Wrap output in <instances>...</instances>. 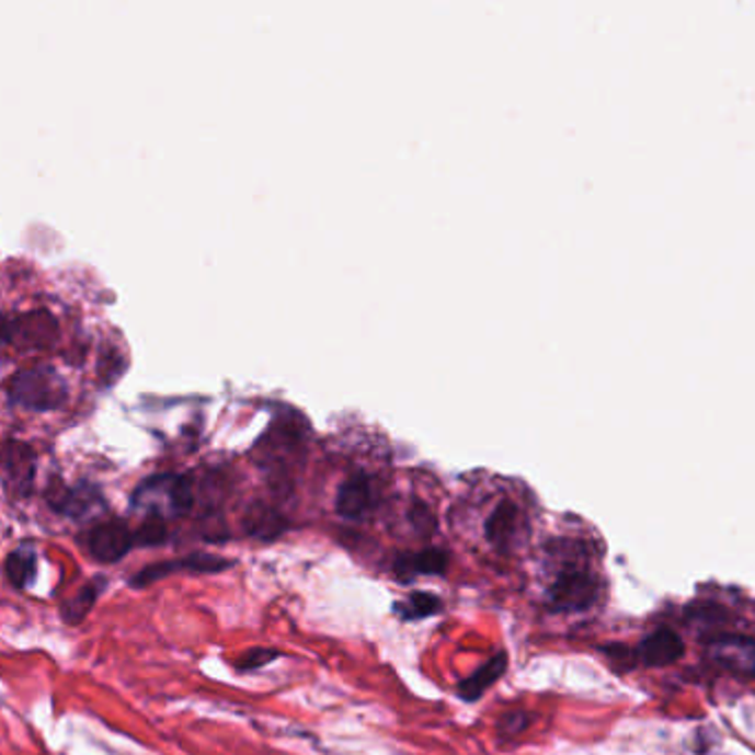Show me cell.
I'll return each mask as SVG.
<instances>
[{
	"label": "cell",
	"instance_id": "21",
	"mask_svg": "<svg viewBox=\"0 0 755 755\" xmlns=\"http://www.w3.org/2000/svg\"><path fill=\"white\" fill-rule=\"evenodd\" d=\"M529 724V716L525 711H512V713H505L501 718V733L503 735H518L521 731H525Z\"/></svg>",
	"mask_w": 755,
	"mask_h": 755
},
{
	"label": "cell",
	"instance_id": "7",
	"mask_svg": "<svg viewBox=\"0 0 755 755\" xmlns=\"http://www.w3.org/2000/svg\"><path fill=\"white\" fill-rule=\"evenodd\" d=\"M633 656L644 667H665L685 656V642L674 629H659L642 638L633 650Z\"/></svg>",
	"mask_w": 755,
	"mask_h": 755
},
{
	"label": "cell",
	"instance_id": "16",
	"mask_svg": "<svg viewBox=\"0 0 755 755\" xmlns=\"http://www.w3.org/2000/svg\"><path fill=\"white\" fill-rule=\"evenodd\" d=\"M104 587V581L102 579H95L91 581L89 585H84L73 598H69L65 605H62V618L71 625H78L80 620H84L89 616V611L93 609L100 592Z\"/></svg>",
	"mask_w": 755,
	"mask_h": 755
},
{
	"label": "cell",
	"instance_id": "19",
	"mask_svg": "<svg viewBox=\"0 0 755 755\" xmlns=\"http://www.w3.org/2000/svg\"><path fill=\"white\" fill-rule=\"evenodd\" d=\"M167 523L162 516H147L145 523L140 525V529L136 531V544L153 548V546H162L167 541Z\"/></svg>",
	"mask_w": 755,
	"mask_h": 755
},
{
	"label": "cell",
	"instance_id": "13",
	"mask_svg": "<svg viewBox=\"0 0 755 755\" xmlns=\"http://www.w3.org/2000/svg\"><path fill=\"white\" fill-rule=\"evenodd\" d=\"M448 570V552L427 548L414 554H401L394 563V572L401 581L414 579V574H444Z\"/></svg>",
	"mask_w": 755,
	"mask_h": 755
},
{
	"label": "cell",
	"instance_id": "3",
	"mask_svg": "<svg viewBox=\"0 0 755 755\" xmlns=\"http://www.w3.org/2000/svg\"><path fill=\"white\" fill-rule=\"evenodd\" d=\"M598 598V581L583 568L559 572L548 590V603L557 611H583Z\"/></svg>",
	"mask_w": 755,
	"mask_h": 755
},
{
	"label": "cell",
	"instance_id": "1",
	"mask_svg": "<svg viewBox=\"0 0 755 755\" xmlns=\"http://www.w3.org/2000/svg\"><path fill=\"white\" fill-rule=\"evenodd\" d=\"M134 505L147 516H184L193 507V485L186 477H151L136 490Z\"/></svg>",
	"mask_w": 755,
	"mask_h": 755
},
{
	"label": "cell",
	"instance_id": "8",
	"mask_svg": "<svg viewBox=\"0 0 755 755\" xmlns=\"http://www.w3.org/2000/svg\"><path fill=\"white\" fill-rule=\"evenodd\" d=\"M56 335H58L56 319L47 310L27 312L14 321L12 319L5 321V342L8 344H12L14 338H19L16 340L19 344L43 348V346L52 344L56 340Z\"/></svg>",
	"mask_w": 755,
	"mask_h": 755
},
{
	"label": "cell",
	"instance_id": "22",
	"mask_svg": "<svg viewBox=\"0 0 755 755\" xmlns=\"http://www.w3.org/2000/svg\"><path fill=\"white\" fill-rule=\"evenodd\" d=\"M273 659H277V652H268V650H251L247 654V659L242 661V670H258V667H264L268 665Z\"/></svg>",
	"mask_w": 755,
	"mask_h": 755
},
{
	"label": "cell",
	"instance_id": "4",
	"mask_svg": "<svg viewBox=\"0 0 755 755\" xmlns=\"http://www.w3.org/2000/svg\"><path fill=\"white\" fill-rule=\"evenodd\" d=\"M707 659L729 674L755 678V638L740 633L718 636L707 644Z\"/></svg>",
	"mask_w": 755,
	"mask_h": 755
},
{
	"label": "cell",
	"instance_id": "9",
	"mask_svg": "<svg viewBox=\"0 0 755 755\" xmlns=\"http://www.w3.org/2000/svg\"><path fill=\"white\" fill-rule=\"evenodd\" d=\"M49 503L54 510L69 518H89L104 507V499L95 485L78 483L76 488H56L49 490Z\"/></svg>",
	"mask_w": 755,
	"mask_h": 755
},
{
	"label": "cell",
	"instance_id": "14",
	"mask_svg": "<svg viewBox=\"0 0 755 755\" xmlns=\"http://www.w3.org/2000/svg\"><path fill=\"white\" fill-rule=\"evenodd\" d=\"M244 529L260 541H273L286 529V518L266 503H253L244 516Z\"/></svg>",
	"mask_w": 755,
	"mask_h": 755
},
{
	"label": "cell",
	"instance_id": "18",
	"mask_svg": "<svg viewBox=\"0 0 755 755\" xmlns=\"http://www.w3.org/2000/svg\"><path fill=\"white\" fill-rule=\"evenodd\" d=\"M397 609L401 611L403 618L414 620V618H425V616L437 614L442 609V600L430 592H414L403 603H399Z\"/></svg>",
	"mask_w": 755,
	"mask_h": 755
},
{
	"label": "cell",
	"instance_id": "5",
	"mask_svg": "<svg viewBox=\"0 0 755 755\" xmlns=\"http://www.w3.org/2000/svg\"><path fill=\"white\" fill-rule=\"evenodd\" d=\"M134 546L136 534L118 518L98 523L87 534V550L100 563H118Z\"/></svg>",
	"mask_w": 755,
	"mask_h": 755
},
{
	"label": "cell",
	"instance_id": "10",
	"mask_svg": "<svg viewBox=\"0 0 755 755\" xmlns=\"http://www.w3.org/2000/svg\"><path fill=\"white\" fill-rule=\"evenodd\" d=\"M375 488L366 474L348 477L338 490V514L348 521H359L375 507Z\"/></svg>",
	"mask_w": 755,
	"mask_h": 755
},
{
	"label": "cell",
	"instance_id": "11",
	"mask_svg": "<svg viewBox=\"0 0 755 755\" xmlns=\"http://www.w3.org/2000/svg\"><path fill=\"white\" fill-rule=\"evenodd\" d=\"M521 529H523V516L516 503L512 501L499 503L494 512L490 514V518L485 521L488 541L501 552H507L514 548L516 538L521 536Z\"/></svg>",
	"mask_w": 755,
	"mask_h": 755
},
{
	"label": "cell",
	"instance_id": "12",
	"mask_svg": "<svg viewBox=\"0 0 755 755\" xmlns=\"http://www.w3.org/2000/svg\"><path fill=\"white\" fill-rule=\"evenodd\" d=\"M231 563L220 559V557H210V554H193L173 563H158V565H149L147 570L138 572L134 579V587H147L160 579H167L171 572L175 570H188V572H222L227 570Z\"/></svg>",
	"mask_w": 755,
	"mask_h": 755
},
{
	"label": "cell",
	"instance_id": "2",
	"mask_svg": "<svg viewBox=\"0 0 755 755\" xmlns=\"http://www.w3.org/2000/svg\"><path fill=\"white\" fill-rule=\"evenodd\" d=\"M12 403L27 410H56L67 399V386L60 375L49 366H38L19 373L8 388Z\"/></svg>",
	"mask_w": 755,
	"mask_h": 755
},
{
	"label": "cell",
	"instance_id": "6",
	"mask_svg": "<svg viewBox=\"0 0 755 755\" xmlns=\"http://www.w3.org/2000/svg\"><path fill=\"white\" fill-rule=\"evenodd\" d=\"M36 459L30 446L10 439L3 448V483L14 496H27L34 485Z\"/></svg>",
	"mask_w": 755,
	"mask_h": 755
},
{
	"label": "cell",
	"instance_id": "15",
	"mask_svg": "<svg viewBox=\"0 0 755 755\" xmlns=\"http://www.w3.org/2000/svg\"><path fill=\"white\" fill-rule=\"evenodd\" d=\"M505 667H507V656L505 654H499L492 661H488L481 670H477L470 678H466L461 683V687H459L461 698L468 700V702L479 700L503 676Z\"/></svg>",
	"mask_w": 755,
	"mask_h": 755
},
{
	"label": "cell",
	"instance_id": "17",
	"mask_svg": "<svg viewBox=\"0 0 755 755\" xmlns=\"http://www.w3.org/2000/svg\"><path fill=\"white\" fill-rule=\"evenodd\" d=\"M5 574L16 590H25L36 576V554L32 550H14L5 559Z\"/></svg>",
	"mask_w": 755,
	"mask_h": 755
},
{
	"label": "cell",
	"instance_id": "20",
	"mask_svg": "<svg viewBox=\"0 0 755 755\" xmlns=\"http://www.w3.org/2000/svg\"><path fill=\"white\" fill-rule=\"evenodd\" d=\"M408 516H410L412 525H414L421 534H430V531L435 529V516H433V512H430V507L423 505V503H414V505L410 507Z\"/></svg>",
	"mask_w": 755,
	"mask_h": 755
}]
</instances>
